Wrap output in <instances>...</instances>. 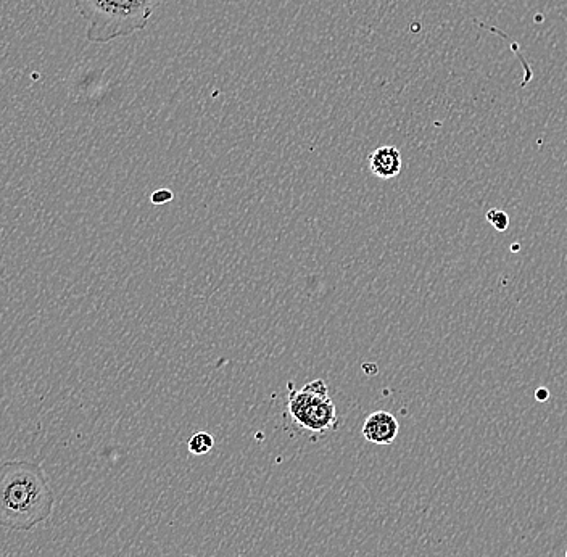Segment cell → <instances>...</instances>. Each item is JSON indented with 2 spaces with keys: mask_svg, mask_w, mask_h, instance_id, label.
I'll list each match as a JSON object with an SVG mask.
<instances>
[{
  "mask_svg": "<svg viewBox=\"0 0 567 557\" xmlns=\"http://www.w3.org/2000/svg\"><path fill=\"white\" fill-rule=\"evenodd\" d=\"M535 398H537V401H547L548 398H550V392H548V388H537V392H535Z\"/></svg>",
  "mask_w": 567,
  "mask_h": 557,
  "instance_id": "obj_9",
  "label": "cell"
},
{
  "mask_svg": "<svg viewBox=\"0 0 567 557\" xmlns=\"http://www.w3.org/2000/svg\"><path fill=\"white\" fill-rule=\"evenodd\" d=\"M54 490L39 464L12 459L0 464V529L29 532L52 516Z\"/></svg>",
  "mask_w": 567,
  "mask_h": 557,
  "instance_id": "obj_1",
  "label": "cell"
},
{
  "mask_svg": "<svg viewBox=\"0 0 567 557\" xmlns=\"http://www.w3.org/2000/svg\"><path fill=\"white\" fill-rule=\"evenodd\" d=\"M287 411L298 429L308 434H329L339 424L336 405L329 397L326 382L321 379L313 380L300 390H292Z\"/></svg>",
  "mask_w": 567,
  "mask_h": 557,
  "instance_id": "obj_3",
  "label": "cell"
},
{
  "mask_svg": "<svg viewBox=\"0 0 567 557\" xmlns=\"http://www.w3.org/2000/svg\"><path fill=\"white\" fill-rule=\"evenodd\" d=\"M564 557H567V551H566V556H564Z\"/></svg>",
  "mask_w": 567,
  "mask_h": 557,
  "instance_id": "obj_11",
  "label": "cell"
},
{
  "mask_svg": "<svg viewBox=\"0 0 567 557\" xmlns=\"http://www.w3.org/2000/svg\"><path fill=\"white\" fill-rule=\"evenodd\" d=\"M487 221L492 224L498 232H505L508 227H510V216L506 211L497 210V208H492V210L487 211Z\"/></svg>",
  "mask_w": 567,
  "mask_h": 557,
  "instance_id": "obj_7",
  "label": "cell"
},
{
  "mask_svg": "<svg viewBox=\"0 0 567 557\" xmlns=\"http://www.w3.org/2000/svg\"><path fill=\"white\" fill-rule=\"evenodd\" d=\"M363 437L369 443L379 446H389L397 440L400 424L394 414L387 411H377L371 414L363 424Z\"/></svg>",
  "mask_w": 567,
  "mask_h": 557,
  "instance_id": "obj_4",
  "label": "cell"
},
{
  "mask_svg": "<svg viewBox=\"0 0 567 557\" xmlns=\"http://www.w3.org/2000/svg\"><path fill=\"white\" fill-rule=\"evenodd\" d=\"M141 2L142 4L147 5V7H150V9L155 10L162 0H141Z\"/></svg>",
  "mask_w": 567,
  "mask_h": 557,
  "instance_id": "obj_10",
  "label": "cell"
},
{
  "mask_svg": "<svg viewBox=\"0 0 567 557\" xmlns=\"http://www.w3.org/2000/svg\"><path fill=\"white\" fill-rule=\"evenodd\" d=\"M173 197L174 194L170 189H160L152 194V197H150V202H152V205H166V203L173 200Z\"/></svg>",
  "mask_w": 567,
  "mask_h": 557,
  "instance_id": "obj_8",
  "label": "cell"
},
{
  "mask_svg": "<svg viewBox=\"0 0 567 557\" xmlns=\"http://www.w3.org/2000/svg\"><path fill=\"white\" fill-rule=\"evenodd\" d=\"M402 153L394 145H384L369 157V170L379 179H394L402 173Z\"/></svg>",
  "mask_w": 567,
  "mask_h": 557,
  "instance_id": "obj_5",
  "label": "cell"
},
{
  "mask_svg": "<svg viewBox=\"0 0 567 557\" xmlns=\"http://www.w3.org/2000/svg\"><path fill=\"white\" fill-rule=\"evenodd\" d=\"M75 9L87 21L86 38L108 44L147 28L154 10L141 0H75Z\"/></svg>",
  "mask_w": 567,
  "mask_h": 557,
  "instance_id": "obj_2",
  "label": "cell"
},
{
  "mask_svg": "<svg viewBox=\"0 0 567 557\" xmlns=\"http://www.w3.org/2000/svg\"><path fill=\"white\" fill-rule=\"evenodd\" d=\"M213 446H215V438L208 432H197L187 442L189 453L195 454V456H205L213 450Z\"/></svg>",
  "mask_w": 567,
  "mask_h": 557,
  "instance_id": "obj_6",
  "label": "cell"
},
{
  "mask_svg": "<svg viewBox=\"0 0 567 557\" xmlns=\"http://www.w3.org/2000/svg\"><path fill=\"white\" fill-rule=\"evenodd\" d=\"M186 557H189V556H186Z\"/></svg>",
  "mask_w": 567,
  "mask_h": 557,
  "instance_id": "obj_12",
  "label": "cell"
}]
</instances>
